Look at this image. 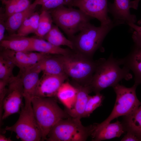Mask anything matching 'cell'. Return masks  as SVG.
I'll return each mask as SVG.
<instances>
[{
  "label": "cell",
  "mask_w": 141,
  "mask_h": 141,
  "mask_svg": "<svg viewBox=\"0 0 141 141\" xmlns=\"http://www.w3.org/2000/svg\"><path fill=\"white\" fill-rule=\"evenodd\" d=\"M122 65L120 59L114 58L111 54L106 60L103 58L97 67L90 84L95 93L103 89L114 87L123 79L129 80L132 78L130 70Z\"/></svg>",
  "instance_id": "1"
},
{
  "label": "cell",
  "mask_w": 141,
  "mask_h": 141,
  "mask_svg": "<svg viewBox=\"0 0 141 141\" xmlns=\"http://www.w3.org/2000/svg\"><path fill=\"white\" fill-rule=\"evenodd\" d=\"M59 56L66 74L72 81L84 86L90 85L97 67L103 59L94 61L73 50L67 55Z\"/></svg>",
  "instance_id": "2"
},
{
  "label": "cell",
  "mask_w": 141,
  "mask_h": 141,
  "mask_svg": "<svg viewBox=\"0 0 141 141\" xmlns=\"http://www.w3.org/2000/svg\"><path fill=\"white\" fill-rule=\"evenodd\" d=\"M118 24L113 21L107 25L95 26L90 22L69 39L72 42L73 50L87 57L92 58L95 52L101 47L105 37Z\"/></svg>",
  "instance_id": "3"
},
{
  "label": "cell",
  "mask_w": 141,
  "mask_h": 141,
  "mask_svg": "<svg viewBox=\"0 0 141 141\" xmlns=\"http://www.w3.org/2000/svg\"><path fill=\"white\" fill-rule=\"evenodd\" d=\"M31 102L34 116L41 131L42 140H46L50 131L59 121L70 117L53 98L35 96Z\"/></svg>",
  "instance_id": "4"
},
{
  "label": "cell",
  "mask_w": 141,
  "mask_h": 141,
  "mask_svg": "<svg viewBox=\"0 0 141 141\" xmlns=\"http://www.w3.org/2000/svg\"><path fill=\"white\" fill-rule=\"evenodd\" d=\"M80 119L69 117L57 122L48 133V141H85L91 136L96 123L85 126Z\"/></svg>",
  "instance_id": "5"
},
{
  "label": "cell",
  "mask_w": 141,
  "mask_h": 141,
  "mask_svg": "<svg viewBox=\"0 0 141 141\" xmlns=\"http://www.w3.org/2000/svg\"><path fill=\"white\" fill-rule=\"evenodd\" d=\"M49 11L53 22L62 30L69 39L79 32L92 18L79 9L59 7Z\"/></svg>",
  "instance_id": "6"
},
{
  "label": "cell",
  "mask_w": 141,
  "mask_h": 141,
  "mask_svg": "<svg viewBox=\"0 0 141 141\" xmlns=\"http://www.w3.org/2000/svg\"><path fill=\"white\" fill-rule=\"evenodd\" d=\"M5 130L14 132L22 141L42 140L41 131L34 116L31 101H25L17 121L11 126H6Z\"/></svg>",
  "instance_id": "7"
},
{
  "label": "cell",
  "mask_w": 141,
  "mask_h": 141,
  "mask_svg": "<svg viewBox=\"0 0 141 141\" xmlns=\"http://www.w3.org/2000/svg\"><path fill=\"white\" fill-rule=\"evenodd\" d=\"M138 85L134 84L130 87L118 84L113 87L116 97L112 112L108 117L99 124L104 125L121 116L130 114L136 110L141 104L136 92Z\"/></svg>",
  "instance_id": "8"
},
{
  "label": "cell",
  "mask_w": 141,
  "mask_h": 141,
  "mask_svg": "<svg viewBox=\"0 0 141 141\" xmlns=\"http://www.w3.org/2000/svg\"><path fill=\"white\" fill-rule=\"evenodd\" d=\"M8 85L7 92L2 103L4 110L2 120L19 111L24 98L23 87L19 74L15 77Z\"/></svg>",
  "instance_id": "9"
},
{
  "label": "cell",
  "mask_w": 141,
  "mask_h": 141,
  "mask_svg": "<svg viewBox=\"0 0 141 141\" xmlns=\"http://www.w3.org/2000/svg\"><path fill=\"white\" fill-rule=\"evenodd\" d=\"M69 5L77 7L87 15L97 19L101 25L113 21L108 15L107 0H74Z\"/></svg>",
  "instance_id": "10"
},
{
  "label": "cell",
  "mask_w": 141,
  "mask_h": 141,
  "mask_svg": "<svg viewBox=\"0 0 141 141\" xmlns=\"http://www.w3.org/2000/svg\"><path fill=\"white\" fill-rule=\"evenodd\" d=\"M1 54L11 61L23 72L36 65L48 54L33 51H15L3 49Z\"/></svg>",
  "instance_id": "11"
},
{
  "label": "cell",
  "mask_w": 141,
  "mask_h": 141,
  "mask_svg": "<svg viewBox=\"0 0 141 141\" xmlns=\"http://www.w3.org/2000/svg\"><path fill=\"white\" fill-rule=\"evenodd\" d=\"M68 77L66 74L52 75L43 73L39 78L34 96L56 97L60 87Z\"/></svg>",
  "instance_id": "12"
},
{
  "label": "cell",
  "mask_w": 141,
  "mask_h": 141,
  "mask_svg": "<svg viewBox=\"0 0 141 141\" xmlns=\"http://www.w3.org/2000/svg\"><path fill=\"white\" fill-rule=\"evenodd\" d=\"M132 8L133 7L131 0H114L113 3L108 4V12L113 16V21L118 25L136 22V15L130 13Z\"/></svg>",
  "instance_id": "13"
},
{
  "label": "cell",
  "mask_w": 141,
  "mask_h": 141,
  "mask_svg": "<svg viewBox=\"0 0 141 141\" xmlns=\"http://www.w3.org/2000/svg\"><path fill=\"white\" fill-rule=\"evenodd\" d=\"M126 132L122 122L118 120L104 125L96 123L91 136L92 141H100L119 137Z\"/></svg>",
  "instance_id": "14"
},
{
  "label": "cell",
  "mask_w": 141,
  "mask_h": 141,
  "mask_svg": "<svg viewBox=\"0 0 141 141\" xmlns=\"http://www.w3.org/2000/svg\"><path fill=\"white\" fill-rule=\"evenodd\" d=\"M71 84L77 89L76 97L72 108L64 110L70 117L81 119L83 117L89 95L92 91L90 85H83L72 81Z\"/></svg>",
  "instance_id": "15"
},
{
  "label": "cell",
  "mask_w": 141,
  "mask_h": 141,
  "mask_svg": "<svg viewBox=\"0 0 141 141\" xmlns=\"http://www.w3.org/2000/svg\"><path fill=\"white\" fill-rule=\"evenodd\" d=\"M41 72L36 64L22 72H19L24 89L25 101H31L34 96L36 90Z\"/></svg>",
  "instance_id": "16"
},
{
  "label": "cell",
  "mask_w": 141,
  "mask_h": 141,
  "mask_svg": "<svg viewBox=\"0 0 141 141\" xmlns=\"http://www.w3.org/2000/svg\"><path fill=\"white\" fill-rule=\"evenodd\" d=\"M123 65L131 70L134 75V84H141V47L134 46L125 57L120 59Z\"/></svg>",
  "instance_id": "17"
},
{
  "label": "cell",
  "mask_w": 141,
  "mask_h": 141,
  "mask_svg": "<svg viewBox=\"0 0 141 141\" xmlns=\"http://www.w3.org/2000/svg\"><path fill=\"white\" fill-rule=\"evenodd\" d=\"M32 37L21 36L16 33L5 37L0 42V46L3 49L15 51H30Z\"/></svg>",
  "instance_id": "18"
},
{
  "label": "cell",
  "mask_w": 141,
  "mask_h": 141,
  "mask_svg": "<svg viewBox=\"0 0 141 141\" xmlns=\"http://www.w3.org/2000/svg\"><path fill=\"white\" fill-rule=\"evenodd\" d=\"M37 5L33 2L26 10L15 13L7 19L6 30L10 35L16 33L24 21L35 12Z\"/></svg>",
  "instance_id": "19"
},
{
  "label": "cell",
  "mask_w": 141,
  "mask_h": 141,
  "mask_svg": "<svg viewBox=\"0 0 141 141\" xmlns=\"http://www.w3.org/2000/svg\"><path fill=\"white\" fill-rule=\"evenodd\" d=\"M73 50L54 45L42 38L32 37L30 51H36L47 54L67 55Z\"/></svg>",
  "instance_id": "20"
},
{
  "label": "cell",
  "mask_w": 141,
  "mask_h": 141,
  "mask_svg": "<svg viewBox=\"0 0 141 141\" xmlns=\"http://www.w3.org/2000/svg\"><path fill=\"white\" fill-rule=\"evenodd\" d=\"M36 65L43 73L52 75L66 74L59 55L48 54Z\"/></svg>",
  "instance_id": "21"
},
{
  "label": "cell",
  "mask_w": 141,
  "mask_h": 141,
  "mask_svg": "<svg viewBox=\"0 0 141 141\" xmlns=\"http://www.w3.org/2000/svg\"><path fill=\"white\" fill-rule=\"evenodd\" d=\"M77 90L75 87L68 81L64 82L61 85L56 97L65 107L69 109L73 107L75 100Z\"/></svg>",
  "instance_id": "22"
},
{
  "label": "cell",
  "mask_w": 141,
  "mask_h": 141,
  "mask_svg": "<svg viewBox=\"0 0 141 141\" xmlns=\"http://www.w3.org/2000/svg\"><path fill=\"white\" fill-rule=\"evenodd\" d=\"M123 124L126 132H131L141 139V104L134 111L124 116Z\"/></svg>",
  "instance_id": "23"
},
{
  "label": "cell",
  "mask_w": 141,
  "mask_h": 141,
  "mask_svg": "<svg viewBox=\"0 0 141 141\" xmlns=\"http://www.w3.org/2000/svg\"><path fill=\"white\" fill-rule=\"evenodd\" d=\"M43 39L55 46H66L72 50L73 49L71 41L64 36L56 25H52L50 31Z\"/></svg>",
  "instance_id": "24"
},
{
  "label": "cell",
  "mask_w": 141,
  "mask_h": 141,
  "mask_svg": "<svg viewBox=\"0 0 141 141\" xmlns=\"http://www.w3.org/2000/svg\"><path fill=\"white\" fill-rule=\"evenodd\" d=\"M53 22L51 14L48 11H41L39 14L38 26L35 34L38 38L43 39L51 28Z\"/></svg>",
  "instance_id": "25"
},
{
  "label": "cell",
  "mask_w": 141,
  "mask_h": 141,
  "mask_svg": "<svg viewBox=\"0 0 141 141\" xmlns=\"http://www.w3.org/2000/svg\"><path fill=\"white\" fill-rule=\"evenodd\" d=\"M39 14L35 12L26 19L16 33L17 35L26 36L31 33H35L38 26Z\"/></svg>",
  "instance_id": "26"
},
{
  "label": "cell",
  "mask_w": 141,
  "mask_h": 141,
  "mask_svg": "<svg viewBox=\"0 0 141 141\" xmlns=\"http://www.w3.org/2000/svg\"><path fill=\"white\" fill-rule=\"evenodd\" d=\"M15 65L9 59L0 54V81L8 84L15 77L13 70Z\"/></svg>",
  "instance_id": "27"
},
{
  "label": "cell",
  "mask_w": 141,
  "mask_h": 141,
  "mask_svg": "<svg viewBox=\"0 0 141 141\" xmlns=\"http://www.w3.org/2000/svg\"><path fill=\"white\" fill-rule=\"evenodd\" d=\"M95 95L89 96L86 105L83 118L88 117L97 108L101 106L104 99L103 95L100 92Z\"/></svg>",
  "instance_id": "28"
},
{
  "label": "cell",
  "mask_w": 141,
  "mask_h": 141,
  "mask_svg": "<svg viewBox=\"0 0 141 141\" xmlns=\"http://www.w3.org/2000/svg\"><path fill=\"white\" fill-rule=\"evenodd\" d=\"M74 0H49L42 5L41 11H49L59 7L69 5Z\"/></svg>",
  "instance_id": "29"
},
{
  "label": "cell",
  "mask_w": 141,
  "mask_h": 141,
  "mask_svg": "<svg viewBox=\"0 0 141 141\" xmlns=\"http://www.w3.org/2000/svg\"><path fill=\"white\" fill-rule=\"evenodd\" d=\"M127 25L132 30H133L132 38L134 46L141 47V26L134 23H129Z\"/></svg>",
  "instance_id": "30"
},
{
  "label": "cell",
  "mask_w": 141,
  "mask_h": 141,
  "mask_svg": "<svg viewBox=\"0 0 141 141\" xmlns=\"http://www.w3.org/2000/svg\"><path fill=\"white\" fill-rule=\"evenodd\" d=\"M18 0H7L3 4L5 5L4 15L7 19L14 13Z\"/></svg>",
  "instance_id": "31"
},
{
  "label": "cell",
  "mask_w": 141,
  "mask_h": 141,
  "mask_svg": "<svg viewBox=\"0 0 141 141\" xmlns=\"http://www.w3.org/2000/svg\"><path fill=\"white\" fill-rule=\"evenodd\" d=\"M31 4L29 0H18L14 13L26 10Z\"/></svg>",
  "instance_id": "32"
},
{
  "label": "cell",
  "mask_w": 141,
  "mask_h": 141,
  "mask_svg": "<svg viewBox=\"0 0 141 141\" xmlns=\"http://www.w3.org/2000/svg\"><path fill=\"white\" fill-rule=\"evenodd\" d=\"M6 18L4 14L3 15L0 14V41L1 42L5 38L4 34L5 30H6L5 22L4 19ZM7 19V18H6Z\"/></svg>",
  "instance_id": "33"
},
{
  "label": "cell",
  "mask_w": 141,
  "mask_h": 141,
  "mask_svg": "<svg viewBox=\"0 0 141 141\" xmlns=\"http://www.w3.org/2000/svg\"><path fill=\"white\" fill-rule=\"evenodd\" d=\"M121 141H141L140 138L135 134L131 132H127L126 134L122 139Z\"/></svg>",
  "instance_id": "34"
},
{
  "label": "cell",
  "mask_w": 141,
  "mask_h": 141,
  "mask_svg": "<svg viewBox=\"0 0 141 141\" xmlns=\"http://www.w3.org/2000/svg\"><path fill=\"white\" fill-rule=\"evenodd\" d=\"M49 0H35L33 2L34 3L38 5H42Z\"/></svg>",
  "instance_id": "35"
},
{
  "label": "cell",
  "mask_w": 141,
  "mask_h": 141,
  "mask_svg": "<svg viewBox=\"0 0 141 141\" xmlns=\"http://www.w3.org/2000/svg\"><path fill=\"white\" fill-rule=\"evenodd\" d=\"M0 141H11L12 140L10 138H7L5 136L1 134L0 135Z\"/></svg>",
  "instance_id": "36"
},
{
  "label": "cell",
  "mask_w": 141,
  "mask_h": 141,
  "mask_svg": "<svg viewBox=\"0 0 141 141\" xmlns=\"http://www.w3.org/2000/svg\"><path fill=\"white\" fill-rule=\"evenodd\" d=\"M138 24L139 25H140L141 24V19L139 20L137 22Z\"/></svg>",
  "instance_id": "37"
},
{
  "label": "cell",
  "mask_w": 141,
  "mask_h": 141,
  "mask_svg": "<svg viewBox=\"0 0 141 141\" xmlns=\"http://www.w3.org/2000/svg\"><path fill=\"white\" fill-rule=\"evenodd\" d=\"M7 0H1V1L2 2V3H3L4 2L7 1Z\"/></svg>",
  "instance_id": "38"
}]
</instances>
